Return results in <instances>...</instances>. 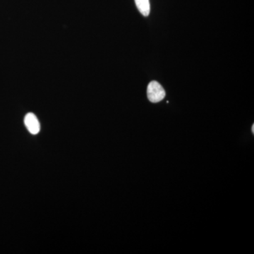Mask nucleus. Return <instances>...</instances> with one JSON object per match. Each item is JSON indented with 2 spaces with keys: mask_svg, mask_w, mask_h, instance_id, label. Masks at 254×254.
I'll use <instances>...</instances> for the list:
<instances>
[{
  "mask_svg": "<svg viewBox=\"0 0 254 254\" xmlns=\"http://www.w3.org/2000/svg\"><path fill=\"white\" fill-rule=\"evenodd\" d=\"M165 90L158 82L153 81L148 84L147 95L151 103H156L161 101L165 98Z\"/></svg>",
  "mask_w": 254,
  "mask_h": 254,
  "instance_id": "nucleus-1",
  "label": "nucleus"
},
{
  "mask_svg": "<svg viewBox=\"0 0 254 254\" xmlns=\"http://www.w3.org/2000/svg\"><path fill=\"white\" fill-rule=\"evenodd\" d=\"M24 123L28 131L32 134L36 135L41 130V125L36 115L33 113H28L24 119Z\"/></svg>",
  "mask_w": 254,
  "mask_h": 254,
  "instance_id": "nucleus-2",
  "label": "nucleus"
},
{
  "mask_svg": "<svg viewBox=\"0 0 254 254\" xmlns=\"http://www.w3.org/2000/svg\"><path fill=\"white\" fill-rule=\"evenodd\" d=\"M135 3L140 12L144 16L150 14V6L149 0H135Z\"/></svg>",
  "mask_w": 254,
  "mask_h": 254,
  "instance_id": "nucleus-3",
  "label": "nucleus"
},
{
  "mask_svg": "<svg viewBox=\"0 0 254 254\" xmlns=\"http://www.w3.org/2000/svg\"><path fill=\"white\" fill-rule=\"evenodd\" d=\"M252 133H254V125L252 126Z\"/></svg>",
  "mask_w": 254,
  "mask_h": 254,
  "instance_id": "nucleus-4",
  "label": "nucleus"
}]
</instances>
